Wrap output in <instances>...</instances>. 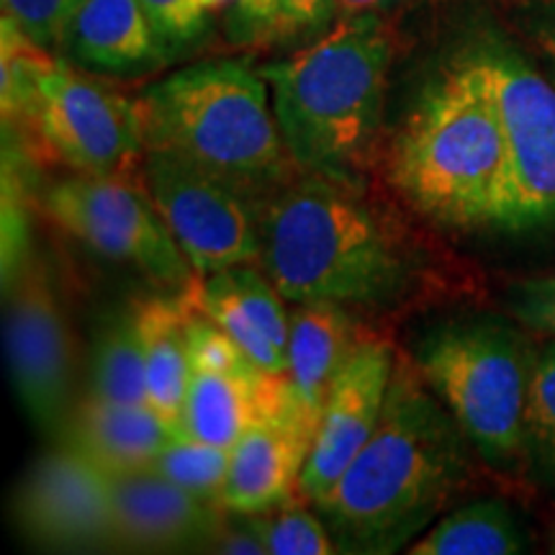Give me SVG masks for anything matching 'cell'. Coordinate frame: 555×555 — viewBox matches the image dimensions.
I'll return each instance as SVG.
<instances>
[{"instance_id":"6","label":"cell","mask_w":555,"mask_h":555,"mask_svg":"<svg viewBox=\"0 0 555 555\" xmlns=\"http://www.w3.org/2000/svg\"><path fill=\"white\" fill-rule=\"evenodd\" d=\"M535 358L502 322L440 324L416 343L414 365L476 453L509 468L527 453L525 414Z\"/></svg>"},{"instance_id":"14","label":"cell","mask_w":555,"mask_h":555,"mask_svg":"<svg viewBox=\"0 0 555 555\" xmlns=\"http://www.w3.org/2000/svg\"><path fill=\"white\" fill-rule=\"evenodd\" d=\"M111 494L116 551H211L224 525V506L198 499L152 468L111 476Z\"/></svg>"},{"instance_id":"17","label":"cell","mask_w":555,"mask_h":555,"mask_svg":"<svg viewBox=\"0 0 555 555\" xmlns=\"http://www.w3.org/2000/svg\"><path fill=\"white\" fill-rule=\"evenodd\" d=\"M60 47L78 65L111 75L150 73L170 52L142 0H82Z\"/></svg>"},{"instance_id":"1","label":"cell","mask_w":555,"mask_h":555,"mask_svg":"<svg viewBox=\"0 0 555 555\" xmlns=\"http://www.w3.org/2000/svg\"><path fill=\"white\" fill-rule=\"evenodd\" d=\"M463 478V429L414 360L397 358L376 433L314 506L339 553L386 555L412 545Z\"/></svg>"},{"instance_id":"11","label":"cell","mask_w":555,"mask_h":555,"mask_svg":"<svg viewBox=\"0 0 555 555\" xmlns=\"http://www.w3.org/2000/svg\"><path fill=\"white\" fill-rule=\"evenodd\" d=\"M11 512L26 543L44 551H116L111 476L65 442L31 463Z\"/></svg>"},{"instance_id":"8","label":"cell","mask_w":555,"mask_h":555,"mask_svg":"<svg viewBox=\"0 0 555 555\" xmlns=\"http://www.w3.org/2000/svg\"><path fill=\"white\" fill-rule=\"evenodd\" d=\"M468 54L481 67L506 142L494 229L555 227V88L504 44H481Z\"/></svg>"},{"instance_id":"21","label":"cell","mask_w":555,"mask_h":555,"mask_svg":"<svg viewBox=\"0 0 555 555\" xmlns=\"http://www.w3.org/2000/svg\"><path fill=\"white\" fill-rule=\"evenodd\" d=\"M527 547L522 527L499 499L450 512L406 547L409 555H515Z\"/></svg>"},{"instance_id":"3","label":"cell","mask_w":555,"mask_h":555,"mask_svg":"<svg viewBox=\"0 0 555 555\" xmlns=\"http://www.w3.org/2000/svg\"><path fill=\"white\" fill-rule=\"evenodd\" d=\"M262 268L291 304L378 307L404 294L412 260L360 189L309 176L268 198Z\"/></svg>"},{"instance_id":"16","label":"cell","mask_w":555,"mask_h":555,"mask_svg":"<svg viewBox=\"0 0 555 555\" xmlns=\"http://www.w3.org/2000/svg\"><path fill=\"white\" fill-rule=\"evenodd\" d=\"M294 404L288 376H270L255 363L242 367H191L180 429L211 446L232 450L262 416Z\"/></svg>"},{"instance_id":"18","label":"cell","mask_w":555,"mask_h":555,"mask_svg":"<svg viewBox=\"0 0 555 555\" xmlns=\"http://www.w3.org/2000/svg\"><path fill=\"white\" fill-rule=\"evenodd\" d=\"M178 429L150 406H129L88 393L69 409L57 442L75 448L108 476L144 470Z\"/></svg>"},{"instance_id":"12","label":"cell","mask_w":555,"mask_h":555,"mask_svg":"<svg viewBox=\"0 0 555 555\" xmlns=\"http://www.w3.org/2000/svg\"><path fill=\"white\" fill-rule=\"evenodd\" d=\"M5 358L13 391L41 433L57 435L69 409V332L44 262L26 260L5 286Z\"/></svg>"},{"instance_id":"13","label":"cell","mask_w":555,"mask_h":555,"mask_svg":"<svg viewBox=\"0 0 555 555\" xmlns=\"http://www.w3.org/2000/svg\"><path fill=\"white\" fill-rule=\"evenodd\" d=\"M393 367L397 356L391 345L378 337H360L332 386L327 404L319 416L314 446L298 478V491L309 504H319L330 494L352 457L376 433Z\"/></svg>"},{"instance_id":"9","label":"cell","mask_w":555,"mask_h":555,"mask_svg":"<svg viewBox=\"0 0 555 555\" xmlns=\"http://www.w3.org/2000/svg\"><path fill=\"white\" fill-rule=\"evenodd\" d=\"M142 185L198 278L260 260L266 198L152 150L142 157Z\"/></svg>"},{"instance_id":"24","label":"cell","mask_w":555,"mask_h":555,"mask_svg":"<svg viewBox=\"0 0 555 555\" xmlns=\"http://www.w3.org/2000/svg\"><path fill=\"white\" fill-rule=\"evenodd\" d=\"M255 535L260 538L266 555H332L339 547L332 538L327 522L322 515L307 509V506L286 504L275 509L247 515Z\"/></svg>"},{"instance_id":"10","label":"cell","mask_w":555,"mask_h":555,"mask_svg":"<svg viewBox=\"0 0 555 555\" xmlns=\"http://www.w3.org/2000/svg\"><path fill=\"white\" fill-rule=\"evenodd\" d=\"M41 208L62 232L101 258L142 270L165 286L185 288L196 278L144 185L134 189L127 178L78 172L50 185Z\"/></svg>"},{"instance_id":"19","label":"cell","mask_w":555,"mask_h":555,"mask_svg":"<svg viewBox=\"0 0 555 555\" xmlns=\"http://www.w3.org/2000/svg\"><path fill=\"white\" fill-rule=\"evenodd\" d=\"M358 343L360 335L343 304H298V309L291 314L288 380L298 412L314 429V437L332 386Z\"/></svg>"},{"instance_id":"28","label":"cell","mask_w":555,"mask_h":555,"mask_svg":"<svg viewBox=\"0 0 555 555\" xmlns=\"http://www.w3.org/2000/svg\"><path fill=\"white\" fill-rule=\"evenodd\" d=\"M506 304L527 330L555 337V275L527 278L515 283Z\"/></svg>"},{"instance_id":"27","label":"cell","mask_w":555,"mask_h":555,"mask_svg":"<svg viewBox=\"0 0 555 555\" xmlns=\"http://www.w3.org/2000/svg\"><path fill=\"white\" fill-rule=\"evenodd\" d=\"M82 0H3V18L13 21L34 44L54 50Z\"/></svg>"},{"instance_id":"23","label":"cell","mask_w":555,"mask_h":555,"mask_svg":"<svg viewBox=\"0 0 555 555\" xmlns=\"http://www.w3.org/2000/svg\"><path fill=\"white\" fill-rule=\"evenodd\" d=\"M229 461H232V450L211 446V442H204L178 429L168 446L159 450L150 468L198 499L221 504Z\"/></svg>"},{"instance_id":"34","label":"cell","mask_w":555,"mask_h":555,"mask_svg":"<svg viewBox=\"0 0 555 555\" xmlns=\"http://www.w3.org/2000/svg\"><path fill=\"white\" fill-rule=\"evenodd\" d=\"M553 551H555V547H553Z\"/></svg>"},{"instance_id":"26","label":"cell","mask_w":555,"mask_h":555,"mask_svg":"<svg viewBox=\"0 0 555 555\" xmlns=\"http://www.w3.org/2000/svg\"><path fill=\"white\" fill-rule=\"evenodd\" d=\"M232 3L234 0H142L150 21L170 50L196 41L211 18Z\"/></svg>"},{"instance_id":"31","label":"cell","mask_w":555,"mask_h":555,"mask_svg":"<svg viewBox=\"0 0 555 555\" xmlns=\"http://www.w3.org/2000/svg\"><path fill=\"white\" fill-rule=\"evenodd\" d=\"M214 553H229V555H266L260 538L255 535L253 525H249L247 515H237V522L221 525L217 540L211 545Z\"/></svg>"},{"instance_id":"5","label":"cell","mask_w":555,"mask_h":555,"mask_svg":"<svg viewBox=\"0 0 555 555\" xmlns=\"http://www.w3.org/2000/svg\"><path fill=\"white\" fill-rule=\"evenodd\" d=\"M137 106L144 150L185 159L266 201L298 170L278 127L268 80L245 62L178 69L144 88Z\"/></svg>"},{"instance_id":"32","label":"cell","mask_w":555,"mask_h":555,"mask_svg":"<svg viewBox=\"0 0 555 555\" xmlns=\"http://www.w3.org/2000/svg\"><path fill=\"white\" fill-rule=\"evenodd\" d=\"M406 0H337V16L350 18V16H365V13H386L397 11L399 5H404Z\"/></svg>"},{"instance_id":"30","label":"cell","mask_w":555,"mask_h":555,"mask_svg":"<svg viewBox=\"0 0 555 555\" xmlns=\"http://www.w3.org/2000/svg\"><path fill=\"white\" fill-rule=\"evenodd\" d=\"M337 16V0H278L275 39L317 31Z\"/></svg>"},{"instance_id":"20","label":"cell","mask_w":555,"mask_h":555,"mask_svg":"<svg viewBox=\"0 0 555 555\" xmlns=\"http://www.w3.org/2000/svg\"><path fill=\"white\" fill-rule=\"evenodd\" d=\"M144 345L147 401L170 427L180 429L191 380L189 317L185 288L176 296H147L134 301Z\"/></svg>"},{"instance_id":"4","label":"cell","mask_w":555,"mask_h":555,"mask_svg":"<svg viewBox=\"0 0 555 555\" xmlns=\"http://www.w3.org/2000/svg\"><path fill=\"white\" fill-rule=\"evenodd\" d=\"M506 142L481 67L466 54L429 82L393 137L388 180L416 214L442 227H494Z\"/></svg>"},{"instance_id":"33","label":"cell","mask_w":555,"mask_h":555,"mask_svg":"<svg viewBox=\"0 0 555 555\" xmlns=\"http://www.w3.org/2000/svg\"><path fill=\"white\" fill-rule=\"evenodd\" d=\"M532 37H535L540 52L545 54L555 73V5H547L540 13V18L532 24Z\"/></svg>"},{"instance_id":"25","label":"cell","mask_w":555,"mask_h":555,"mask_svg":"<svg viewBox=\"0 0 555 555\" xmlns=\"http://www.w3.org/2000/svg\"><path fill=\"white\" fill-rule=\"evenodd\" d=\"M527 453L555 478V343L535 358L525 414Z\"/></svg>"},{"instance_id":"7","label":"cell","mask_w":555,"mask_h":555,"mask_svg":"<svg viewBox=\"0 0 555 555\" xmlns=\"http://www.w3.org/2000/svg\"><path fill=\"white\" fill-rule=\"evenodd\" d=\"M3 119L24 121L41 147L82 176L124 178L144 157L137 99L52 60L50 50L5 67Z\"/></svg>"},{"instance_id":"29","label":"cell","mask_w":555,"mask_h":555,"mask_svg":"<svg viewBox=\"0 0 555 555\" xmlns=\"http://www.w3.org/2000/svg\"><path fill=\"white\" fill-rule=\"evenodd\" d=\"M278 0H234L229 34L240 44H266L275 39Z\"/></svg>"},{"instance_id":"22","label":"cell","mask_w":555,"mask_h":555,"mask_svg":"<svg viewBox=\"0 0 555 555\" xmlns=\"http://www.w3.org/2000/svg\"><path fill=\"white\" fill-rule=\"evenodd\" d=\"M90 393L129 406H150L144 345L137 309L116 311L103 324L90 358Z\"/></svg>"},{"instance_id":"15","label":"cell","mask_w":555,"mask_h":555,"mask_svg":"<svg viewBox=\"0 0 555 555\" xmlns=\"http://www.w3.org/2000/svg\"><path fill=\"white\" fill-rule=\"evenodd\" d=\"M314 429L294 404L255 422L232 448L221 506L232 515H260L286 504L298 489Z\"/></svg>"},{"instance_id":"2","label":"cell","mask_w":555,"mask_h":555,"mask_svg":"<svg viewBox=\"0 0 555 555\" xmlns=\"http://www.w3.org/2000/svg\"><path fill=\"white\" fill-rule=\"evenodd\" d=\"M393 34L384 16L339 18L335 29L260 69L296 168L360 189L384 116Z\"/></svg>"}]
</instances>
